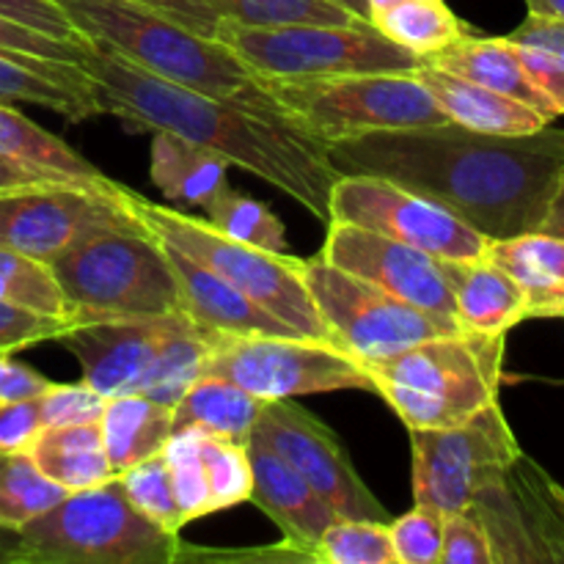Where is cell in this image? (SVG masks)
<instances>
[{
    "label": "cell",
    "mask_w": 564,
    "mask_h": 564,
    "mask_svg": "<svg viewBox=\"0 0 564 564\" xmlns=\"http://www.w3.org/2000/svg\"><path fill=\"white\" fill-rule=\"evenodd\" d=\"M0 102L47 108L77 124L99 116L97 91L80 64L39 58L0 47Z\"/></svg>",
    "instance_id": "20"
},
{
    "label": "cell",
    "mask_w": 564,
    "mask_h": 564,
    "mask_svg": "<svg viewBox=\"0 0 564 564\" xmlns=\"http://www.w3.org/2000/svg\"><path fill=\"white\" fill-rule=\"evenodd\" d=\"M231 163L209 149L196 147L174 132L154 130L152 163L149 174L158 191H163L171 202L207 207L220 191H226V171Z\"/></svg>",
    "instance_id": "26"
},
{
    "label": "cell",
    "mask_w": 564,
    "mask_h": 564,
    "mask_svg": "<svg viewBox=\"0 0 564 564\" xmlns=\"http://www.w3.org/2000/svg\"><path fill=\"white\" fill-rule=\"evenodd\" d=\"M124 185L88 187L75 182L0 193V246L53 264L80 242L108 231H141Z\"/></svg>",
    "instance_id": "12"
},
{
    "label": "cell",
    "mask_w": 564,
    "mask_h": 564,
    "mask_svg": "<svg viewBox=\"0 0 564 564\" xmlns=\"http://www.w3.org/2000/svg\"><path fill=\"white\" fill-rule=\"evenodd\" d=\"M28 455L53 482L75 490L94 488L116 477L105 452L102 433L97 424H72V427H44L31 444Z\"/></svg>",
    "instance_id": "29"
},
{
    "label": "cell",
    "mask_w": 564,
    "mask_h": 564,
    "mask_svg": "<svg viewBox=\"0 0 564 564\" xmlns=\"http://www.w3.org/2000/svg\"><path fill=\"white\" fill-rule=\"evenodd\" d=\"M413 75L427 88L446 119L466 130L488 132V135H527V132H538L551 124L543 113L529 105L490 91L479 83L452 75L433 64H422L419 69H413Z\"/></svg>",
    "instance_id": "22"
},
{
    "label": "cell",
    "mask_w": 564,
    "mask_h": 564,
    "mask_svg": "<svg viewBox=\"0 0 564 564\" xmlns=\"http://www.w3.org/2000/svg\"><path fill=\"white\" fill-rule=\"evenodd\" d=\"M130 3L147 6L158 14L171 17L174 22L185 25L187 31L202 33V36H213L220 22V14L207 0H130Z\"/></svg>",
    "instance_id": "48"
},
{
    "label": "cell",
    "mask_w": 564,
    "mask_h": 564,
    "mask_svg": "<svg viewBox=\"0 0 564 564\" xmlns=\"http://www.w3.org/2000/svg\"><path fill=\"white\" fill-rule=\"evenodd\" d=\"M0 17L53 39H64V42H88L53 0H0Z\"/></svg>",
    "instance_id": "44"
},
{
    "label": "cell",
    "mask_w": 564,
    "mask_h": 564,
    "mask_svg": "<svg viewBox=\"0 0 564 564\" xmlns=\"http://www.w3.org/2000/svg\"><path fill=\"white\" fill-rule=\"evenodd\" d=\"M0 158L77 185L110 187L116 182L9 102H0Z\"/></svg>",
    "instance_id": "27"
},
{
    "label": "cell",
    "mask_w": 564,
    "mask_h": 564,
    "mask_svg": "<svg viewBox=\"0 0 564 564\" xmlns=\"http://www.w3.org/2000/svg\"><path fill=\"white\" fill-rule=\"evenodd\" d=\"M507 334H444L364 364L375 394L408 430H449L499 402Z\"/></svg>",
    "instance_id": "4"
},
{
    "label": "cell",
    "mask_w": 564,
    "mask_h": 564,
    "mask_svg": "<svg viewBox=\"0 0 564 564\" xmlns=\"http://www.w3.org/2000/svg\"><path fill=\"white\" fill-rule=\"evenodd\" d=\"M0 47L14 50V53L39 55V58L80 64L88 42H64V39H53L47 36V33L31 31V28L17 25V22L3 20V17H0Z\"/></svg>",
    "instance_id": "45"
},
{
    "label": "cell",
    "mask_w": 564,
    "mask_h": 564,
    "mask_svg": "<svg viewBox=\"0 0 564 564\" xmlns=\"http://www.w3.org/2000/svg\"><path fill=\"white\" fill-rule=\"evenodd\" d=\"M53 182H66V180H61V176H53V174H44V171L28 169V165L14 163V160L0 158V193L20 191V187H33V185H53Z\"/></svg>",
    "instance_id": "49"
},
{
    "label": "cell",
    "mask_w": 564,
    "mask_h": 564,
    "mask_svg": "<svg viewBox=\"0 0 564 564\" xmlns=\"http://www.w3.org/2000/svg\"><path fill=\"white\" fill-rule=\"evenodd\" d=\"M427 64L452 72L457 77H466L471 83H479V86L490 88V91H499L505 97L518 99V102L529 105L538 113H543L549 121H554L560 116L556 105L527 75L521 58H518L516 44L507 36H477L471 31L460 42H455L452 47L433 55Z\"/></svg>",
    "instance_id": "23"
},
{
    "label": "cell",
    "mask_w": 564,
    "mask_h": 564,
    "mask_svg": "<svg viewBox=\"0 0 564 564\" xmlns=\"http://www.w3.org/2000/svg\"><path fill=\"white\" fill-rule=\"evenodd\" d=\"M457 323L471 334H507L527 317V295L507 270L477 259H441Z\"/></svg>",
    "instance_id": "21"
},
{
    "label": "cell",
    "mask_w": 564,
    "mask_h": 564,
    "mask_svg": "<svg viewBox=\"0 0 564 564\" xmlns=\"http://www.w3.org/2000/svg\"><path fill=\"white\" fill-rule=\"evenodd\" d=\"M160 455L169 463L171 485H174L182 521L191 523L204 516H213L207 471H204L202 463V430H174Z\"/></svg>",
    "instance_id": "37"
},
{
    "label": "cell",
    "mask_w": 564,
    "mask_h": 564,
    "mask_svg": "<svg viewBox=\"0 0 564 564\" xmlns=\"http://www.w3.org/2000/svg\"><path fill=\"white\" fill-rule=\"evenodd\" d=\"M301 268L330 345L356 358L361 367L394 356L416 341L460 334L430 314L397 301L380 286L336 268L328 259H303Z\"/></svg>",
    "instance_id": "13"
},
{
    "label": "cell",
    "mask_w": 564,
    "mask_h": 564,
    "mask_svg": "<svg viewBox=\"0 0 564 564\" xmlns=\"http://www.w3.org/2000/svg\"><path fill=\"white\" fill-rule=\"evenodd\" d=\"M257 86L270 99L275 116L323 147L356 141L372 132L449 121L413 72H361L295 80L257 77Z\"/></svg>",
    "instance_id": "6"
},
{
    "label": "cell",
    "mask_w": 564,
    "mask_h": 564,
    "mask_svg": "<svg viewBox=\"0 0 564 564\" xmlns=\"http://www.w3.org/2000/svg\"><path fill=\"white\" fill-rule=\"evenodd\" d=\"M540 231H549V235L564 237V182H562L560 193H556V198H554V207H551L549 218H545L543 229H540Z\"/></svg>",
    "instance_id": "51"
},
{
    "label": "cell",
    "mask_w": 564,
    "mask_h": 564,
    "mask_svg": "<svg viewBox=\"0 0 564 564\" xmlns=\"http://www.w3.org/2000/svg\"><path fill=\"white\" fill-rule=\"evenodd\" d=\"M490 262L518 281L527 295V317H562L564 308V237L549 231L490 240Z\"/></svg>",
    "instance_id": "24"
},
{
    "label": "cell",
    "mask_w": 564,
    "mask_h": 564,
    "mask_svg": "<svg viewBox=\"0 0 564 564\" xmlns=\"http://www.w3.org/2000/svg\"><path fill=\"white\" fill-rule=\"evenodd\" d=\"M405 3V0H367V9H369V20L378 14H383L386 9H391V6H400Z\"/></svg>",
    "instance_id": "54"
},
{
    "label": "cell",
    "mask_w": 564,
    "mask_h": 564,
    "mask_svg": "<svg viewBox=\"0 0 564 564\" xmlns=\"http://www.w3.org/2000/svg\"><path fill=\"white\" fill-rule=\"evenodd\" d=\"M529 11H538V14L560 17L564 20V0H527Z\"/></svg>",
    "instance_id": "52"
},
{
    "label": "cell",
    "mask_w": 564,
    "mask_h": 564,
    "mask_svg": "<svg viewBox=\"0 0 564 564\" xmlns=\"http://www.w3.org/2000/svg\"><path fill=\"white\" fill-rule=\"evenodd\" d=\"M69 328L72 325L66 319L42 317V314L0 301V352L14 356L17 350H25L39 341H58Z\"/></svg>",
    "instance_id": "43"
},
{
    "label": "cell",
    "mask_w": 564,
    "mask_h": 564,
    "mask_svg": "<svg viewBox=\"0 0 564 564\" xmlns=\"http://www.w3.org/2000/svg\"><path fill=\"white\" fill-rule=\"evenodd\" d=\"M105 452L116 474L160 455L174 433V408L143 394L110 397L99 419Z\"/></svg>",
    "instance_id": "25"
},
{
    "label": "cell",
    "mask_w": 564,
    "mask_h": 564,
    "mask_svg": "<svg viewBox=\"0 0 564 564\" xmlns=\"http://www.w3.org/2000/svg\"><path fill=\"white\" fill-rule=\"evenodd\" d=\"M116 477H119L127 499H130V505L135 507L138 512L152 518L154 523H160V527L169 529V532L180 534L185 521H182L180 507H176L169 463H165L163 455H154L149 457V460L135 463V466L124 468V471L116 474Z\"/></svg>",
    "instance_id": "39"
},
{
    "label": "cell",
    "mask_w": 564,
    "mask_h": 564,
    "mask_svg": "<svg viewBox=\"0 0 564 564\" xmlns=\"http://www.w3.org/2000/svg\"><path fill=\"white\" fill-rule=\"evenodd\" d=\"M165 242V240H163ZM171 270L180 286V308L202 330L213 334H273V336H301L295 328L284 325L259 308L251 297L242 295L237 286L215 275L196 259L187 257L180 248L165 242Z\"/></svg>",
    "instance_id": "19"
},
{
    "label": "cell",
    "mask_w": 564,
    "mask_h": 564,
    "mask_svg": "<svg viewBox=\"0 0 564 564\" xmlns=\"http://www.w3.org/2000/svg\"><path fill=\"white\" fill-rule=\"evenodd\" d=\"M330 3L341 6V9L352 11L358 20H367L369 22V9H367V0H330Z\"/></svg>",
    "instance_id": "53"
},
{
    "label": "cell",
    "mask_w": 564,
    "mask_h": 564,
    "mask_svg": "<svg viewBox=\"0 0 564 564\" xmlns=\"http://www.w3.org/2000/svg\"><path fill=\"white\" fill-rule=\"evenodd\" d=\"M253 468L251 501L279 527L286 549L306 562H314V549L325 529L336 521L325 501L308 488L306 479L259 441H248Z\"/></svg>",
    "instance_id": "18"
},
{
    "label": "cell",
    "mask_w": 564,
    "mask_h": 564,
    "mask_svg": "<svg viewBox=\"0 0 564 564\" xmlns=\"http://www.w3.org/2000/svg\"><path fill=\"white\" fill-rule=\"evenodd\" d=\"M323 564H397L389 523L364 518H336L314 549Z\"/></svg>",
    "instance_id": "36"
},
{
    "label": "cell",
    "mask_w": 564,
    "mask_h": 564,
    "mask_svg": "<svg viewBox=\"0 0 564 564\" xmlns=\"http://www.w3.org/2000/svg\"><path fill=\"white\" fill-rule=\"evenodd\" d=\"M53 3L64 11L83 39L121 55L130 64L176 86L218 99H237L273 113L253 72L218 39L187 31L171 17L130 0H53Z\"/></svg>",
    "instance_id": "3"
},
{
    "label": "cell",
    "mask_w": 564,
    "mask_h": 564,
    "mask_svg": "<svg viewBox=\"0 0 564 564\" xmlns=\"http://www.w3.org/2000/svg\"><path fill=\"white\" fill-rule=\"evenodd\" d=\"M213 39L229 47L253 77L361 75V72H413L427 64L389 42L372 22L361 25H240L220 20Z\"/></svg>",
    "instance_id": "10"
},
{
    "label": "cell",
    "mask_w": 564,
    "mask_h": 564,
    "mask_svg": "<svg viewBox=\"0 0 564 564\" xmlns=\"http://www.w3.org/2000/svg\"><path fill=\"white\" fill-rule=\"evenodd\" d=\"M0 301L42 317L66 319L72 325L69 306L53 273V264L3 246H0Z\"/></svg>",
    "instance_id": "33"
},
{
    "label": "cell",
    "mask_w": 564,
    "mask_h": 564,
    "mask_svg": "<svg viewBox=\"0 0 564 564\" xmlns=\"http://www.w3.org/2000/svg\"><path fill=\"white\" fill-rule=\"evenodd\" d=\"M268 402L224 378H198L174 405V430H202L204 435L248 444Z\"/></svg>",
    "instance_id": "28"
},
{
    "label": "cell",
    "mask_w": 564,
    "mask_h": 564,
    "mask_svg": "<svg viewBox=\"0 0 564 564\" xmlns=\"http://www.w3.org/2000/svg\"><path fill=\"white\" fill-rule=\"evenodd\" d=\"M369 22L389 42L400 44L402 50L424 61L471 33V28L446 6V0H405V3L386 9L383 14L372 17Z\"/></svg>",
    "instance_id": "30"
},
{
    "label": "cell",
    "mask_w": 564,
    "mask_h": 564,
    "mask_svg": "<svg viewBox=\"0 0 564 564\" xmlns=\"http://www.w3.org/2000/svg\"><path fill=\"white\" fill-rule=\"evenodd\" d=\"M80 66L91 77L102 113L209 149L279 187L317 220H328L330 187L341 174L330 165L323 143L290 121L237 99L176 86L94 42H88Z\"/></svg>",
    "instance_id": "2"
},
{
    "label": "cell",
    "mask_w": 564,
    "mask_h": 564,
    "mask_svg": "<svg viewBox=\"0 0 564 564\" xmlns=\"http://www.w3.org/2000/svg\"><path fill=\"white\" fill-rule=\"evenodd\" d=\"M124 198L132 213L141 218V224L160 240L180 248L198 264L229 281L242 295L251 297L259 308L295 328L301 336L330 341L317 306L308 295L306 281H303L301 257L248 246V242H240L215 229L209 220L193 218L180 209L149 202L132 187H124Z\"/></svg>",
    "instance_id": "9"
},
{
    "label": "cell",
    "mask_w": 564,
    "mask_h": 564,
    "mask_svg": "<svg viewBox=\"0 0 564 564\" xmlns=\"http://www.w3.org/2000/svg\"><path fill=\"white\" fill-rule=\"evenodd\" d=\"M499 402L449 430H411L413 499L441 512L468 510L521 457Z\"/></svg>",
    "instance_id": "14"
},
{
    "label": "cell",
    "mask_w": 564,
    "mask_h": 564,
    "mask_svg": "<svg viewBox=\"0 0 564 564\" xmlns=\"http://www.w3.org/2000/svg\"><path fill=\"white\" fill-rule=\"evenodd\" d=\"M53 386V380L44 378L28 364L11 358V352H0V402L36 400Z\"/></svg>",
    "instance_id": "47"
},
{
    "label": "cell",
    "mask_w": 564,
    "mask_h": 564,
    "mask_svg": "<svg viewBox=\"0 0 564 564\" xmlns=\"http://www.w3.org/2000/svg\"><path fill=\"white\" fill-rule=\"evenodd\" d=\"M66 496L69 490L53 482L28 452H0V527H28Z\"/></svg>",
    "instance_id": "31"
},
{
    "label": "cell",
    "mask_w": 564,
    "mask_h": 564,
    "mask_svg": "<svg viewBox=\"0 0 564 564\" xmlns=\"http://www.w3.org/2000/svg\"><path fill=\"white\" fill-rule=\"evenodd\" d=\"M0 564H20V529L0 527Z\"/></svg>",
    "instance_id": "50"
},
{
    "label": "cell",
    "mask_w": 564,
    "mask_h": 564,
    "mask_svg": "<svg viewBox=\"0 0 564 564\" xmlns=\"http://www.w3.org/2000/svg\"><path fill=\"white\" fill-rule=\"evenodd\" d=\"M562 317H564V308H562Z\"/></svg>",
    "instance_id": "56"
},
{
    "label": "cell",
    "mask_w": 564,
    "mask_h": 564,
    "mask_svg": "<svg viewBox=\"0 0 564 564\" xmlns=\"http://www.w3.org/2000/svg\"><path fill=\"white\" fill-rule=\"evenodd\" d=\"M251 438L284 457L336 518L391 521L386 507L358 477L339 438L292 400L268 402Z\"/></svg>",
    "instance_id": "16"
},
{
    "label": "cell",
    "mask_w": 564,
    "mask_h": 564,
    "mask_svg": "<svg viewBox=\"0 0 564 564\" xmlns=\"http://www.w3.org/2000/svg\"><path fill=\"white\" fill-rule=\"evenodd\" d=\"M441 564H496L488 532L471 510L444 512Z\"/></svg>",
    "instance_id": "42"
},
{
    "label": "cell",
    "mask_w": 564,
    "mask_h": 564,
    "mask_svg": "<svg viewBox=\"0 0 564 564\" xmlns=\"http://www.w3.org/2000/svg\"><path fill=\"white\" fill-rule=\"evenodd\" d=\"M105 397L86 380L80 383H53L39 397L44 427H72V424H97L105 411Z\"/></svg>",
    "instance_id": "41"
},
{
    "label": "cell",
    "mask_w": 564,
    "mask_h": 564,
    "mask_svg": "<svg viewBox=\"0 0 564 564\" xmlns=\"http://www.w3.org/2000/svg\"><path fill=\"white\" fill-rule=\"evenodd\" d=\"M202 378H224L262 402L328 391H372L369 375L345 350L308 336L204 330Z\"/></svg>",
    "instance_id": "11"
},
{
    "label": "cell",
    "mask_w": 564,
    "mask_h": 564,
    "mask_svg": "<svg viewBox=\"0 0 564 564\" xmlns=\"http://www.w3.org/2000/svg\"><path fill=\"white\" fill-rule=\"evenodd\" d=\"M319 257L380 286L397 301L430 314L446 328L463 330L457 323L455 301H452L441 259L378 235V231L358 229V226L339 224V220H328V235H325Z\"/></svg>",
    "instance_id": "17"
},
{
    "label": "cell",
    "mask_w": 564,
    "mask_h": 564,
    "mask_svg": "<svg viewBox=\"0 0 564 564\" xmlns=\"http://www.w3.org/2000/svg\"><path fill=\"white\" fill-rule=\"evenodd\" d=\"M328 220L378 231L435 259H477L490 240L441 204L369 174H341L330 187Z\"/></svg>",
    "instance_id": "15"
},
{
    "label": "cell",
    "mask_w": 564,
    "mask_h": 564,
    "mask_svg": "<svg viewBox=\"0 0 564 564\" xmlns=\"http://www.w3.org/2000/svg\"><path fill=\"white\" fill-rule=\"evenodd\" d=\"M72 325L182 312L165 242L149 229L108 231L53 262Z\"/></svg>",
    "instance_id": "8"
},
{
    "label": "cell",
    "mask_w": 564,
    "mask_h": 564,
    "mask_svg": "<svg viewBox=\"0 0 564 564\" xmlns=\"http://www.w3.org/2000/svg\"><path fill=\"white\" fill-rule=\"evenodd\" d=\"M397 564H441L444 549V512L416 505L405 516L389 521Z\"/></svg>",
    "instance_id": "40"
},
{
    "label": "cell",
    "mask_w": 564,
    "mask_h": 564,
    "mask_svg": "<svg viewBox=\"0 0 564 564\" xmlns=\"http://www.w3.org/2000/svg\"><path fill=\"white\" fill-rule=\"evenodd\" d=\"M202 463L207 471L213 512L251 501L253 468L251 457H248V444L202 433Z\"/></svg>",
    "instance_id": "38"
},
{
    "label": "cell",
    "mask_w": 564,
    "mask_h": 564,
    "mask_svg": "<svg viewBox=\"0 0 564 564\" xmlns=\"http://www.w3.org/2000/svg\"><path fill=\"white\" fill-rule=\"evenodd\" d=\"M507 39L516 44L518 58L534 86L564 116V20L529 11L527 20Z\"/></svg>",
    "instance_id": "32"
},
{
    "label": "cell",
    "mask_w": 564,
    "mask_h": 564,
    "mask_svg": "<svg viewBox=\"0 0 564 564\" xmlns=\"http://www.w3.org/2000/svg\"><path fill=\"white\" fill-rule=\"evenodd\" d=\"M339 174L397 182L488 240L543 229L564 182V130L488 135L446 121L325 147Z\"/></svg>",
    "instance_id": "1"
},
{
    "label": "cell",
    "mask_w": 564,
    "mask_h": 564,
    "mask_svg": "<svg viewBox=\"0 0 564 564\" xmlns=\"http://www.w3.org/2000/svg\"><path fill=\"white\" fill-rule=\"evenodd\" d=\"M185 549L130 505L119 477L75 490L20 529V564H171Z\"/></svg>",
    "instance_id": "7"
},
{
    "label": "cell",
    "mask_w": 564,
    "mask_h": 564,
    "mask_svg": "<svg viewBox=\"0 0 564 564\" xmlns=\"http://www.w3.org/2000/svg\"><path fill=\"white\" fill-rule=\"evenodd\" d=\"M556 496H560V501H562V507H564V490L556 488Z\"/></svg>",
    "instance_id": "55"
},
{
    "label": "cell",
    "mask_w": 564,
    "mask_h": 564,
    "mask_svg": "<svg viewBox=\"0 0 564 564\" xmlns=\"http://www.w3.org/2000/svg\"><path fill=\"white\" fill-rule=\"evenodd\" d=\"M42 430L39 397L36 400L0 402V452H28Z\"/></svg>",
    "instance_id": "46"
},
{
    "label": "cell",
    "mask_w": 564,
    "mask_h": 564,
    "mask_svg": "<svg viewBox=\"0 0 564 564\" xmlns=\"http://www.w3.org/2000/svg\"><path fill=\"white\" fill-rule=\"evenodd\" d=\"M58 341L105 400L143 394L169 408L202 378L207 347L204 330L185 312L72 325Z\"/></svg>",
    "instance_id": "5"
},
{
    "label": "cell",
    "mask_w": 564,
    "mask_h": 564,
    "mask_svg": "<svg viewBox=\"0 0 564 564\" xmlns=\"http://www.w3.org/2000/svg\"><path fill=\"white\" fill-rule=\"evenodd\" d=\"M209 215V224L235 240L248 242V246L264 248V251L284 253L286 251V231L284 224L270 213L268 204L253 202V198L240 196L235 191H220L213 202L204 207Z\"/></svg>",
    "instance_id": "35"
},
{
    "label": "cell",
    "mask_w": 564,
    "mask_h": 564,
    "mask_svg": "<svg viewBox=\"0 0 564 564\" xmlns=\"http://www.w3.org/2000/svg\"><path fill=\"white\" fill-rule=\"evenodd\" d=\"M220 20L240 25H361L352 11L330 3V0H207Z\"/></svg>",
    "instance_id": "34"
}]
</instances>
